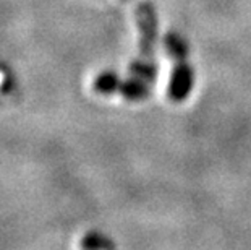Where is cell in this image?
I'll use <instances>...</instances> for the list:
<instances>
[{
  "instance_id": "6da1fadb",
  "label": "cell",
  "mask_w": 251,
  "mask_h": 250,
  "mask_svg": "<svg viewBox=\"0 0 251 250\" xmlns=\"http://www.w3.org/2000/svg\"><path fill=\"white\" fill-rule=\"evenodd\" d=\"M136 23L140 28V56L130 65L131 77L154 83L157 78L159 65L156 60L157 47V15L149 2H141L136 8Z\"/></svg>"
},
{
  "instance_id": "7a4b0ae2",
  "label": "cell",
  "mask_w": 251,
  "mask_h": 250,
  "mask_svg": "<svg viewBox=\"0 0 251 250\" xmlns=\"http://www.w3.org/2000/svg\"><path fill=\"white\" fill-rule=\"evenodd\" d=\"M164 46L174 60V70L169 83V98L174 103H181L190 96L195 86V72L188 63V42L178 33H167Z\"/></svg>"
},
{
  "instance_id": "3957f363",
  "label": "cell",
  "mask_w": 251,
  "mask_h": 250,
  "mask_svg": "<svg viewBox=\"0 0 251 250\" xmlns=\"http://www.w3.org/2000/svg\"><path fill=\"white\" fill-rule=\"evenodd\" d=\"M94 89L102 94L120 93L122 96L130 101H143L148 99L151 94V83L136 77L124 80L115 73L107 72L94 80Z\"/></svg>"
},
{
  "instance_id": "277c9868",
  "label": "cell",
  "mask_w": 251,
  "mask_h": 250,
  "mask_svg": "<svg viewBox=\"0 0 251 250\" xmlns=\"http://www.w3.org/2000/svg\"><path fill=\"white\" fill-rule=\"evenodd\" d=\"M83 247L88 249H99V247H114L109 239H105L104 236H99V234H88L83 241Z\"/></svg>"
}]
</instances>
